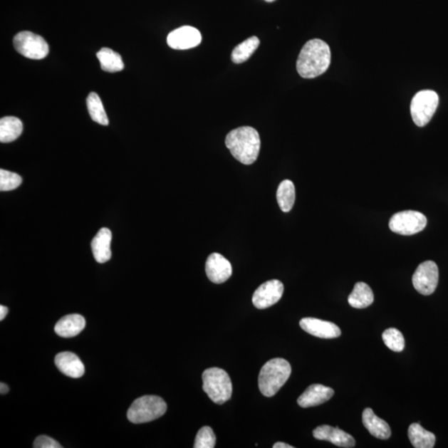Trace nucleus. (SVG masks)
<instances>
[{
	"mask_svg": "<svg viewBox=\"0 0 448 448\" xmlns=\"http://www.w3.org/2000/svg\"><path fill=\"white\" fill-rule=\"evenodd\" d=\"M331 52L329 45L321 39L307 42L300 53L296 69L303 78H315L329 68Z\"/></svg>",
	"mask_w": 448,
	"mask_h": 448,
	"instance_id": "1",
	"label": "nucleus"
},
{
	"mask_svg": "<svg viewBox=\"0 0 448 448\" xmlns=\"http://www.w3.org/2000/svg\"><path fill=\"white\" fill-rule=\"evenodd\" d=\"M226 147L241 164H254L261 148L259 134L253 127H243L231 130L225 140Z\"/></svg>",
	"mask_w": 448,
	"mask_h": 448,
	"instance_id": "2",
	"label": "nucleus"
},
{
	"mask_svg": "<svg viewBox=\"0 0 448 448\" xmlns=\"http://www.w3.org/2000/svg\"><path fill=\"white\" fill-rule=\"evenodd\" d=\"M291 367L288 360H271L263 366L259 377V390L266 397H274L288 380Z\"/></svg>",
	"mask_w": 448,
	"mask_h": 448,
	"instance_id": "3",
	"label": "nucleus"
},
{
	"mask_svg": "<svg viewBox=\"0 0 448 448\" xmlns=\"http://www.w3.org/2000/svg\"><path fill=\"white\" fill-rule=\"evenodd\" d=\"M167 405L163 399L155 395H147L135 400L130 407L127 417L133 424H145L162 417Z\"/></svg>",
	"mask_w": 448,
	"mask_h": 448,
	"instance_id": "4",
	"label": "nucleus"
},
{
	"mask_svg": "<svg viewBox=\"0 0 448 448\" xmlns=\"http://www.w3.org/2000/svg\"><path fill=\"white\" fill-rule=\"evenodd\" d=\"M203 390L215 404L223 405L231 399L233 385L225 370L210 368L203 373Z\"/></svg>",
	"mask_w": 448,
	"mask_h": 448,
	"instance_id": "5",
	"label": "nucleus"
},
{
	"mask_svg": "<svg viewBox=\"0 0 448 448\" xmlns=\"http://www.w3.org/2000/svg\"><path fill=\"white\" fill-rule=\"evenodd\" d=\"M439 97L434 90H422L412 98L410 112L417 127H424L430 122L439 107Z\"/></svg>",
	"mask_w": 448,
	"mask_h": 448,
	"instance_id": "6",
	"label": "nucleus"
},
{
	"mask_svg": "<svg viewBox=\"0 0 448 448\" xmlns=\"http://www.w3.org/2000/svg\"><path fill=\"white\" fill-rule=\"evenodd\" d=\"M426 216L419 211H401L392 216L390 220V229L394 233L400 235H414L420 233L426 228Z\"/></svg>",
	"mask_w": 448,
	"mask_h": 448,
	"instance_id": "7",
	"label": "nucleus"
},
{
	"mask_svg": "<svg viewBox=\"0 0 448 448\" xmlns=\"http://www.w3.org/2000/svg\"><path fill=\"white\" fill-rule=\"evenodd\" d=\"M14 45L18 53L30 59H43L49 53L48 44L44 38L28 31L18 33L14 38Z\"/></svg>",
	"mask_w": 448,
	"mask_h": 448,
	"instance_id": "8",
	"label": "nucleus"
},
{
	"mask_svg": "<svg viewBox=\"0 0 448 448\" xmlns=\"http://www.w3.org/2000/svg\"><path fill=\"white\" fill-rule=\"evenodd\" d=\"M439 268L432 261H426L421 264L412 276V285L417 293L429 296L434 293L439 284Z\"/></svg>",
	"mask_w": 448,
	"mask_h": 448,
	"instance_id": "9",
	"label": "nucleus"
},
{
	"mask_svg": "<svg viewBox=\"0 0 448 448\" xmlns=\"http://www.w3.org/2000/svg\"><path fill=\"white\" fill-rule=\"evenodd\" d=\"M284 286L278 280H271L261 284L255 291L253 303L256 308L263 310L269 308L278 302L283 295Z\"/></svg>",
	"mask_w": 448,
	"mask_h": 448,
	"instance_id": "10",
	"label": "nucleus"
},
{
	"mask_svg": "<svg viewBox=\"0 0 448 448\" xmlns=\"http://www.w3.org/2000/svg\"><path fill=\"white\" fill-rule=\"evenodd\" d=\"M202 35L197 28L184 26L174 30L168 35L167 43L171 48L186 50L199 46Z\"/></svg>",
	"mask_w": 448,
	"mask_h": 448,
	"instance_id": "11",
	"label": "nucleus"
},
{
	"mask_svg": "<svg viewBox=\"0 0 448 448\" xmlns=\"http://www.w3.org/2000/svg\"><path fill=\"white\" fill-rule=\"evenodd\" d=\"M205 271L209 279L216 284L225 283L233 273L230 261L217 253L209 255L206 261Z\"/></svg>",
	"mask_w": 448,
	"mask_h": 448,
	"instance_id": "12",
	"label": "nucleus"
},
{
	"mask_svg": "<svg viewBox=\"0 0 448 448\" xmlns=\"http://www.w3.org/2000/svg\"><path fill=\"white\" fill-rule=\"evenodd\" d=\"M301 329L307 333L321 339H334L340 337L341 330L332 322L306 317L300 321Z\"/></svg>",
	"mask_w": 448,
	"mask_h": 448,
	"instance_id": "13",
	"label": "nucleus"
},
{
	"mask_svg": "<svg viewBox=\"0 0 448 448\" xmlns=\"http://www.w3.org/2000/svg\"><path fill=\"white\" fill-rule=\"evenodd\" d=\"M313 436L316 439L328 441L337 447L350 448L355 445L354 437L338 427L321 425L313 431Z\"/></svg>",
	"mask_w": 448,
	"mask_h": 448,
	"instance_id": "14",
	"label": "nucleus"
},
{
	"mask_svg": "<svg viewBox=\"0 0 448 448\" xmlns=\"http://www.w3.org/2000/svg\"><path fill=\"white\" fill-rule=\"evenodd\" d=\"M334 394V390L331 387L322 385H312L298 397V402L302 407L318 406L329 401Z\"/></svg>",
	"mask_w": 448,
	"mask_h": 448,
	"instance_id": "15",
	"label": "nucleus"
},
{
	"mask_svg": "<svg viewBox=\"0 0 448 448\" xmlns=\"http://www.w3.org/2000/svg\"><path fill=\"white\" fill-rule=\"evenodd\" d=\"M55 364L63 374L78 379L85 373L84 365L77 355L72 352H61L55 357Z\"/></svg>",
	"mask_w": 448,
	"mask_h": 448,
	"instance_id": "16",
	"label": "nucleus"
},
{
	"mask_svg": "<svg viewBox=\"0 0 448 448\" xmlns=\"http://www.w3.org/2000/svg\"><path fill=\"white\" fill-rule=\"evenodd\" d=\"M112 231L107 228L100 229L92 241V250L94 259L99 264H105L112 258L110 243H112Z\"/></svg>",
	"mask_w": 448,
	"mask_h": 448,
	"instance_id": "17",
	"label": "nucleus"
},
{
	"mask_svg": "<svg viewBox=\"0 0 448 448\" xmlns=\"http://www.w3.org/2000/svg\"><path fill=\"white\" fill-rule=\"evenodd\" d=\"M362 420H363V424L366 429L377 439L386 440L391 437L390 425L387 424V422L377 417L370 407H367L364 410Z\"/></svg>",
	"mask_w": 448,
	"mask_h": 448,
	"instance_id": "18",
	"label": "nucleus"
},
{
	"mask_svg": "<svg viewBox=\"0 0 448 448\" xmlns=\"http://www.w3.org/2000/svg\"><path fill=\"white\" fill-rule=\"evenodd\" d=\"M85 326L84 317L72 314L63 317L55 325V332L63 338H72L82 332Z\"/></svg>",
	"mask_w": 448,
	"mask_h": 448,
	"instance_id": "19",
	"label": "nucleus"
},
{
	"mask_svg": "<svg viewBox=\"0 0 448 448\" xmlns=\"http://www.w3.org/2000/svg\"><path fill=\"white\" fill-rule=\"evenodd\" d=\"M24 125L19 118L5 117L0 120V142L9 143L17 140L22 134Z\"/></svg>",
	"mask_w": 448,
	"mask_h": 448,
	"instance_id": "20",
	"label": "nucleus"
},
{
	"mask_svg": "<svg viewBox=\"0 0 448 448\" xmlns=\"http://www.w3.org/2000/svg\"><path fill=\"white\" fill-rule=\"evenodd\" d=\"M349 304L357 309H363L374 302V293L368 285L358 283L348 298Z\"/></svg>",
	"mask_w": 448,
	"mask_h": 448,
	"instance_id": "21",
	"label": "nucleus"
},
{
	"mask_svg": "<svg viewBox=\"0 0 448 448\" xmlns=\"http://www.w3.org/2000/svg\"><path fill=\"white\" fill-rule=\"evenodd\" d=\"M409 437L415 448H432L435 445L436 437L419 424H412L409 427Z\"/></svg>",
	"mask_w": 448,
	"mask_h": 448,
	"instance_id": "22",
	"label": "nucleus"
},
{
	"mask_svg": "<svg viewBox=\"0 0 448 448\" xmlns=\"http://www.w3.org/2000/svg\"><path fill=\"white\" fill-rule=\"evenodd\" d=\"M100 67L103 71L108 73H117L123 71L124 63L122 57L113 49L104 48L100 50L97 54Z\"/></svg>",
	"mask_w": 448,
	"mask_h": 448,
	"instance_id": "23",
	"label": "nucleus"
},
{
	"mask_svg": "<svg viewBox=\"0 0 448 448\" xmlns=\"http://www.w3.org/2000/svg\"><path fill=\"white\" fill-rule=\"evenodd\" d=\"M276 199L281 211L288 213L293 208L296 199V189L293 182L289 179L283 181L279 184Z\"/></svg>",
	"mask_w": 448,
	"mask_h": 448,
	"instance_id": "24",
	"label": "nucleus"
},
{
	"mask_svg": "<svg viewBox=\"0 0 448 448\" xmlns=\"http://www.w3.org/2000/svg\"><path fill=\"white\" fill-rule=\"evenodd\" d=\"M260 44L259 39L251 37L236 46L231 53V61L234 63H243L249 60L251 55L258 49Z\"/></svg>",
	"mask_w": 448,
	"mask_h": 448,
	"instance_id": "25",
	"label": "nucleus"
},
{
	"mask_svg": "<svg viewBox=\"0 0 448 448\" xmlns=\"http://www.w3.org/2000/svg\"><path fill=\"white\" fill-rule=\"evenodd\" d=\"M88 113L90 118L100 125H108L109 120L107 113L105 112L102 100L97 93H90L87 99Z\"/></svg>",
	"mask_w": 448,
	"mask_h": 448,
	"instance_id": "26",
	"label": "nucleus"
},
{
	"mask_svg": "<svg viewBox=\"0 0 448 448\" xmlns=\"http://www.w3.org/2000/svg\"><path fill=\"white\" fill-rule=\"evenodd\" d=\"M382 337L387 348L391 350L402 352L405 350V337L399 330L395 328L387 329L382 333Z\"/></svg>",
	"mask_w": 448,
	"mask_h": 448,
	"instance_id": "27",
	"label": "nucleus"
},
{
	"mask_svg": "<svg viewBox=\"0 0 448 448\" xmlns=\"http://www.w3.org/2000/svg\"><path fill=\"white\" fill-rule=\"evenodd\" d=\"M22 178L16 173L0 170V190L11 191L19 187L22 184Z\"/></svg>",
	"mask_w": 448,
	"mask_h": 448,
	"instance_id": "28",
	"label": "nucleus"
},
{
	"mask_svg": "<svg viewBox=\"0 0 448 448\" xmlns=\"http://www.w3.org/2000/svg\"><path fill=\"white\" fill-rule=\"evenodd\" d=\"M216 444V437L210 427H202L196 436L194 448H213Z\"/></svg>",
	"mask_w": 448,
	"mask_h": 448,
	"instance_id": "29",
	"label": "nucleus"
},
{
	"mask_svg": "<svg viewBox=\"0 0 448 448\" xmlns=\"http://www.w3.org/2000/svg\"><path fill=\"white\" fill-rule=\"evenodd\" d=\"M35 448H61L63 447L57 441L48 436H39L34 441Z\"/></svg>",
	"mask_w": 448,
	"mask_h": 448,
	"instance_id": "30",
	"label": "nucleus"
},
{
	"mask_svg": "<svg viewBox=\"0 0 448 448\" xmlns=\"http://www.w3.org/2000/svg\"><path fill=\"white\" fill-rule=\"evenodd\" d=\"M9 312V309L6 306H0V321H3L5 318V316H7Z\"/></svg>",
	"mask_w": 448,
	"mask_h": 448,
	"instance_id": "31",
	"label": "nucleus"
},
{
	"mask_svg": "<svg viewBox=\"0 0 448 448\" xmlns=\"http://www.w3.org/2000/svg\"><path fill=\"white\" fill-rule=\"evenodd\" d=\"M294 447L284 444V442H276L274 445V448H293Z\"/></svg>",
	"mask_w": 448,
	"mask_h": 448,
	"instance_id": "32",
	"label": "nucleus"
},
{
	"mask_svg": "<svg viewBox=\"0 0 448 448\" xmlns=\"http://www.w3.org/2000/svg\"><path fill=\"white\" fill-rule=\"evenodd\" d=\"M9 391V387H8V385L1 382V384H0V392H1V395L7 394Z\"/></svg>",
	"mask_w": 448,
	"mask_h": 448,
	"instance_id": "33",
	"label": "nucleus"
},
{
	"mask_svg": "<svg viewBox=\"0 0 448 448\" xmlns=\"http://www.w3.org/2000/svg\"><path fill=\"white\" fill-rule=\"evenodd\" d=\"M265 1L271 3L275 1V0H265Z\"/></svg>",
	"mask_w": 448,
	"mask_h": 448,
	"instance_id": "34",
	"label": "nucleus"
}]
</instances>
